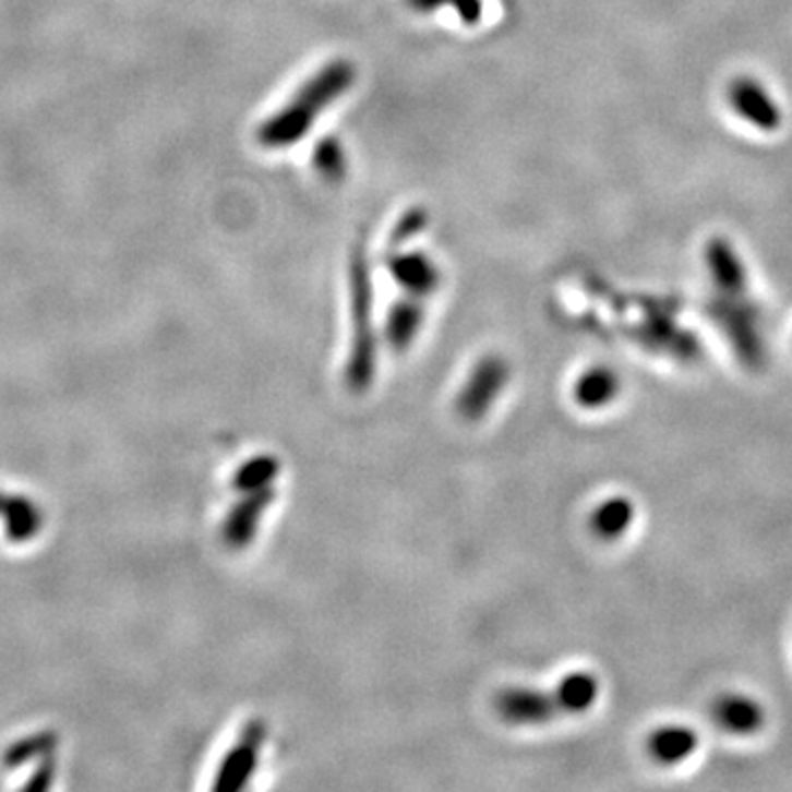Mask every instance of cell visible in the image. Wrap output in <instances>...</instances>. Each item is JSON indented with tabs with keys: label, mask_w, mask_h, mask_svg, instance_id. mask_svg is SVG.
I'll return each mask as SVG.
<instances>
[{
	"label": "cell",
	"mask_w": 792,
	"mask_h": 792,
	"mask_svg": "<svg viewBox=\"0 0 792 792\" xmlns=\"http://www.w3.org/2000/svg\"><path fill=\"white\" fill-rule=\"evenodd\" d=\"M355 82V67L346 60H335L320 69L298 93L267 121H262L255 137L262 148L278 151L298 144L313 128V121L326 112Z\"/></svg>",
	"instance_id": "1"
},
{
	"label": "cell",
	"mask_w": 792,
	"mask_h": 792,
	"mask_svg": "<svg viewBox=\"0 0 792 792\" xmlns=\"http://www.w3.org/2000/svg\"><path fill=\"white\" fill-rule=\"evenodd\" d=\"M350 293H352V326L355 341L350 361L346 368L348 385L355 392H363L374 376V335H372V285L365 262L359 255L350 267Z\"/></svg>",
	"instance_id": "2"
},
{
	"label": "cell",
	"mask_w": 792,
	"mask_h": 792,
	"mask_svg": "<svg viewBox=\"0 0 792 792\" xmlns=\"http://www.w3.org/2000/svg\"><path fill=\"white\" fill-rule=\"evenodd\" d=\"M506 381H508V365L502 357L491 355L478 361V365L471 370L456 399L460 417L467 421L482 419L497 401Z\"/></svg>",
	"instance_id": "3"
},
{
	"label": "cell",
	"mask_w": 792,
	"mask_h": 792,
	"mask_svg": "<svg viewBox=\"0 0 792 792\" xmlns=\"http://www.w3.org/2000/svg\"><path fill=\"white\" fill-rule=\"evenodd\" d=\"M711 716L718 729L735 737H751L766 727V709L759 700L742 692H727L716 698Z\"/></svg>",
	"instance_id": "4"
},
{
	"label": "cell",
	"mask_w": 792,
	"mask_h": 792,
	"mask_svg": "<svg viewBox=\"0 0 792 792\" xmlns=\"http://www.w3.org/2000/svg\"><path fill=\"white\" fill-rule=\"evenodd\" d=\"M497 711L508 724L538 727L553 720L560 711L555 694H544L538 689L513 687L497 696Z\"/></svg>",
	"instance_id": "5"
},
{
	"label": "cell",
	"mask_w": 792,
	"mask_h": 792,
	"mask_svg": "<svg viewBox=\"0 0 792 792\" xmlns=\"http://www.w3.org/2000/svg\"><path fill=\"white\" fill-rule=\"evenodd\" d=\"M700 746V735L687 724L658 727L647 737V755L660 766H679Z\"/></svg>",
	"instance_id": "6"
},
{
	"label": "cell",
	"mask_w": 792,
	"mask_h": 792,
	"mask_svg": "<svg viewBox=\"0 0 792 792\" xmlns=\"http://www.w3.org/2000/svg\"><path fill=\"white\" fill-rule=\"evenodd\" d=\"M389 274L401 289H406L412 298H425L434 293L441 285V274L436 264L421 255V253H408V255H396L389 262Z\"/></svg>",
	"instance_id": "7"
},
{
	"label": "cell",
	"mask_w": 792,
	"mask_h": 792,
	"mask_svg": "<svg viewBox=\"0 0 792 792\" xmlns=\"http://www.w3.org/2000/svg\"><path fill=\"white\" fill-rule=\"evenodd\" d=\"M621 394V379L608 365L588 368L584 374L577 376L573 396L575 404L584 410H603L616 401Z\"/></svg>",
	"instance_id": "8"
},
{
	"label": "cell",
	"mask_w": 792,
	"mask_h": 792,
	"mask_svg": "<svg viewBox=\"0 0 792 792\" xmlns=\"http://www.w3.org/2000/svg\"><path fill=\"white\" fill-rule=\"evenodd\" d=\"M276 500V489L267 487V489H257V491H249L247 497L236 506V511L231 513V519L227 521V540L233 547H242L249 544L257 531V524L272 506V502Z\"/></svg>",
	"instance_id": "9"
},
{
	"label": "cell",
	"mask_w": 792,
	"mask_h": 792,
	"mask_svg": "<svg viewBox=\"0 0 792 792\" xmlns=\"http://www.w3.org/2000/svg\"><path fill=\"white\" fill-rule=\"evenodd\" d=\"M423 317H425V311H423L421 298L410 296V298L401 300L399 304L392 307L387 322H385V341L389 344V348L394 352H404L415 344V339L421 333Z\"/></svg>",
	"instance_id": "10"
},
{
	"label": "cell",
	"mask_w": 792,
	"mask_h": 792,
	"mask_svg": "<svg viewBox=\"0 0 792 792\" xmlns=\"http://www.w3.org/2000/svg\"><path fill=\"white\" fill-rule=\"evenodd\" d=\"M634 517H636V506L632 504V500L625 495H614L601 502L592 511L590 531L603 542H614L629 531Z\"/></svg>",
	"instance_id": "11"
},
{
	"label": "cell",
	"mask_w": 792,
	"mask_h": 792,
	"mask_svg": "<svg viewBox=\"0 0 792 792\" xmlns=\"http://www.w3.org/2000/svg\"><path fill=\"white\" fill-rule=\"evenodd\" d=\"M262 742H264V727L251 724L247 735L242 737V742L236 746V751L227 759V764L220 772L218 788H238L251 777V772L257 764V753H260Z\"/></svg>",
	"instance_id": "12"
},
{
	"label": "cell",
	"mask_w": 792,
	"mask_h": 792,
	"mask_svg": "<svg viewBox=\"0 0 792 792\" xmlns=\"http://www.w3.org/2000/svg\"><path fill=\"white\" fill-rule=\"evenodd\" d=\"M553 694L562 713H586L597 705L601 685L595 674L575 672L568 674L564 681H560Z\"/></svg>",
	"instance_id": "13"
},
{
	"label": "cell",
	"mask_w": 792,
	"mask_h": 792,
	"mask_svg": "<svg viewBox=\"0 0 792 792\" xmlns=\"http://www.w3.org/2000/svg\"><path fill=\"white\" fill-rule=\"evenodd\" d=\"M280 471V460L276 456H255L253 460L244 463L236 476V487L244 493L274 487V480Z\"/></svg>",
	"instance_id": "14"
},
{
	"label": "cell",
	"mask_w": 792,
	"mask_h": 792,
	"mask_svg": "<svg viewBox=\"0 0 792 792\" xmlns=\"http://www.w3.org/2000/svg\"><path fill=\"white\" fill-rule=\"evenodd\" d=\"M315 168L331 181L341 177L344 175V155L339 153V146L333 144L331 140L326 144H322L315 151Z\"/></svg>",
	"instance_id": "15"
}]
</instances>
